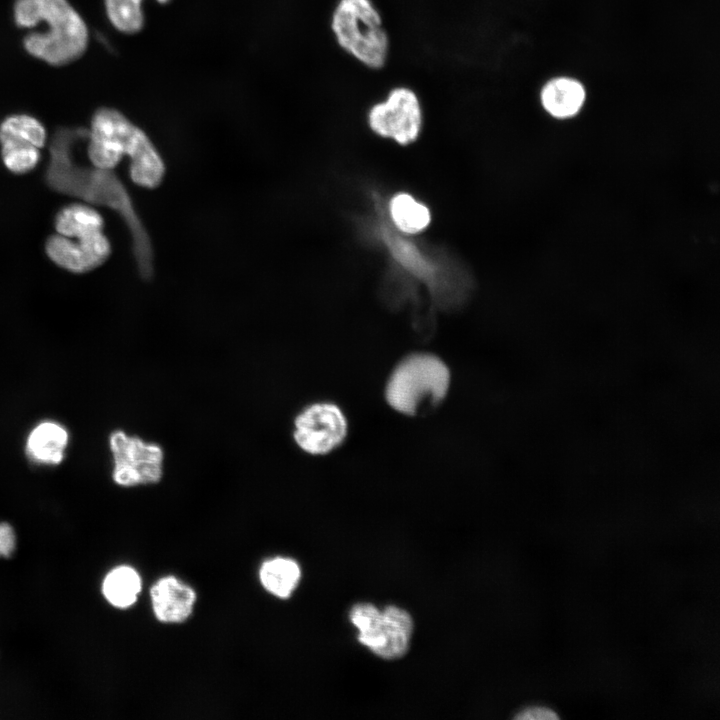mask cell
I'll return each mask as SVG.
<instances>
[{
	"label": "cell",
	"instance_id": "9c48e42d",
	"mask_svg": "<svg viewBox=\"0 0 720 720\" xmlns=\"http://www.w3.org/2000/svg\"><path fill=\"white\" fill-rule=\"evenodd\" d=\"M422 120L417 93L402 85L390 89L385 99L372 105L368 112L369 126L376 134L403 145L417 138Z\"/></svg>",
	"mask_w": 720,
	"mask_h": 720
},
{
	"label": "cell",
	"instance_id": "5bb4252c",
	"mask_svg": "<svg viewBox=\"0 0 720 720\" xmlns=\"http://www.w3.org/2000/svg\"><path fill=\"white\" fill-rule=\"evenodd\" d=\"M300 567L296 561L275 557L265 561L259 571L263 587L279 598H288L300 580Z\"/></svg>",
	"mask_w": 720,
	"mask_h": 720
},
{
	"label": "cell",
	"instance_id": "e0dca14e",
	"mask_svg": "<svg viewBox=\"0 0 720 720\" xmlns=\"http://www.w3.org/2000/svg\"><path fill=\"white\" fill-rule=\"evenodd\" d=\"M143 0H104L105 10L115 29L125 34H135L144 26ZM168 4L171 0H156Z\"/></svg>",
	"mask_w": 720,
	"mask_h": 720
},
{
	"label": "cell",
	"instance_id": "30bf717a",
	"mask_svg": "<svg viewBox=\"0 0 720 720\" xmlns=\"http://www.w3.org/2000/svg\"><path fill=\"white\" fill-rule=\"evenodd\" d=\"M103 227L84 226L65 235H52L46 241L45 251L55 264L65 270L89 272L102 265L111 254V244L103 233Z\"/></svg>",
	"mask_w": 720,
	"mask_h": 720
},
{
	"label": "cell",
	"instance_id": "7c38bea8",
	"mask_svg": "<svg viewBox=\"0 0 720 720\" xmlns=\"http://www.w3.org/2000/svg\"><path fill=\"white\" fill-rule=\"evenodd\" d=\"M68 441V431L62 424L42 421L29 433L25 452L35 464L58 465L64 460Z\"/></svg>",
	"mask_w": 720,
	"mask_h": 720
},
{
	"label": "cell",
	"instance_id": "277c9868",
	"mask_svg": "<svg viewBox=\"0 0 720 720\" xmlns=\"http://www.w3.org/2000/svg\"><path fill=\"white\" fill-rule=\"evenodd\" d=\"M451 386L447 363L430 352L404 356L389 374L384 397L391 409L410 417L424 416L438 408Z\"/></svg>",
	"mask_w": 720,
	"mask_h": 720
},
{
	"label": "cell",
	"instance_id": "4fadbf2b",
	"mask_svg": "<svg viewBox=\"0 0 720 720\" xmlns=\"http://www.w3.org/2000/svg\"><path fill=\"white\" fill-rule=\"evenodd\" d=\"M541 103L553 117L565 119L576 115L585 101V90L578 81L560 77L546 83L541 91Z\"/></svg>",
	"mask_w": 720,
	"mask_h": 720
},
{
	"label": "cell",
	"instance_id": "3957f363",
	"mask_svg": "<svg viewBox=\"0 0 720 720\" xmlns=\"http://www.w3.org/2000/svg\"><path fill=\"white\" fill-rule=\"evenodd\" d=\"M18 27L30 31L24 39L25 50L53 66L79 59L87 49L88 29L79 13L67 0H16L13 8Z\"/></svg>",
	"mask_w": 720,
	"mask_h": 720
},
{
	"label": "cell",
	"instance_id": "ffe728a7",
	"mask_svg": "<svg viewBox=\"0 0 720 720\" xmlns=\"http://www.w3.org/2000/svg\"><path fill=\"white\" fill-rule=\"evenodd\" d=\"M394 257L404 266L418 275L425 276L430 273L431 266L425 261L416 247L401 239L392 238L388 240Z\"/></svg>",
	"mask_w": 720,
	"mask_h": 720
},
{
	"label": "cell",
	"instance_id": "9a60e30c",
	"mask_svg": "<svg viewBox=\"0 0 720 720\" xmlns=\"http://www.w3.org/2000/svg\"><path fill=\"white\" fill-rule=\"evenodd\" d=\"M140 590V576L129 566H119L111 570L102 585L107 601L118 608H127L134 604Z\"/></svg>",
	"mask_w": 720,
	"mask_h": 720
},
{
	"label": "cell",
	"instance_id": "8992f818",
	"mask_svg": "<svg viewBox=\"0 0 720 720\" xmlns=\"http://www.w3.org/2000/svg\"><path fill=\"white\" fill-rule=\"evenodd\" d=\"M349 618L358 629L359 642L376 655L396 659L407 652L413 621L406 610L393 605L380 610L370 603H358Z\"/></svg>",
	"mask_w": 720,
	"mask_h": 720
},
{
	"label": "cell",
	"instance_id": "2e32d148",
	"mask_svg": "<svg viewBox=\"0 0 720 720\" xmlns=\"http://www.w3.org/2000/svg\"><path fill=\"white\" fill-rule=\"evenodd\" d=\"M46 137V130L41 122L26 114L10 115L0 123V143H29L40 149L45 145Z\"/></svg>",
	"mask_w": 720,
	"mask_h": 720
},
{
	"label": "cell",
	"instance_id": "7a4b0ae2",
	"mask_svg": "<svg viewBox=\"0 0 720 720\" xmlns=\"http://www.w3.org/2000/svg\"><path fill=\"white\" fill-rule=\"evenodd\" d=\"M88 138V156L93 166L113 169L127 155L135 184L154 189L162 183L165 164L161 155L147 134L120 111L110 107L97 109Z\"/></svg>",
	"mask_w": 720,
	"mask_h": 720
},
{
	"label": "cell",
	"instance_id": "ba28073f",
	"mask_svg": "<svg viewBox=\"0 0 720 720\" xmlns=\"http://www.w3.org/2000/svg\"><path fill=\"white\" fill-rule=\"evenodd\" d=\"M348 432L347 416L338 404L316 401L294 417L292 438L304 453L325 456L343 445Z\"/></svg>",
	"mask_w": 720,
	"mask_h": 720
},
{
	"label": "cell",
	"instance_id": "6da1fadb",
	"mask_svg": "<svg viewBox=\"0 0 720 720\" xmlns=\"http://www.w3.org/2000/svg\"><path fill=\"white\" fill-rule=\"evenodd\" d=\"M86 137L85 128H61L55 132L50 142L46 183L59 193L117 212L129 229L138 272L144 280H150L154 272L153 246L125 186L112 169L78 166L73 159L74 143Z\"/></svg>",
	"mask_w": 720,
	"mask_h": 720
},
{
	"label": "cell",
	"instance_id": "8fae6325",
	"mask_svg": "<svg viewBox=\"0 0 720 720\" xmlns=\"http://www.w3.org/2000/svg\"><path fill=\"white\" fill-rule=\"evenodd\" d=\"M150 596L156 618L165 623H180L192 613L195 591L173 576L159 579Z\"/></svg>",
	"mask_w": 720,
	"mask_h": 720
},
{
	"label": "cell",
	"instance_id": "d6986e66",
	"mask_svg": "<svg viewBox=\"0 0 720 720\" xmlns=\"http://www.w3.org/2000/svg\"><path fill=\"white\" fill-rule=\"evenodd\" d=\"M1 157L8 170L15 174H24L35 168L39 159V148L14 141L1 143Z\"/></svg>",
	"mask_w": 720,
	"mask_h": 720
},
{
	"label": "cell",
	"instance_id": "44dd1931",
	"mask_svg": "<svg viewBox=\"0 0 720 720\" xmlns=\"http://www.w3.org/2000/svg\"><path fill=\"white\" fill-rule=\"evenodd\" d=\"M16 546V536L12 526L6 522L0 523V555L10 557Z\"/></svg>",
	"mask_w": 720,
	"mask_h": 720
},
{
	"label": "cell",
	"instance_id": "7402d4cb",
	"mask_svg": "<svg viewBox=\"0 0 720 720\" xmlns=\"http://www.w3.org/2000/svg\"><path fill=\"white\" fill-rule=\"evenodd\" d=\"M517 719L522 720H545V719H557L558 715L552 709L545 706H531L520 711Z\"/></svg>",
	"mask_w": 720,
	"mask_h": 720
},
{
	"label": "cell",
	"instance_id": "ac0fdd59",
	"mask_svg": "<svg viewBox=\"0 0 720 720\" xmlns=\"http://www.w3.org/2000/svg\"><path fill=\"white\" fill-rule=\"evenodd\" d=\"M390 212L397 227L407 233L419 232L430 222L428 209L408 194L395 196L390 203Z\"/></svg>",
	"mask_w": 720,
	"mask_h": 720
},
{
	"label": "cell",
	"instance_id": "52a82bcc",
	"mask_svg": "<svg viewBox=\"0 0 720 720\" xmlns=\"http://www.w3.org/2000/svg\"><path fill=\"white\" fill-rule=\"evenodd\" d=\"M109 448L113 458L112 478L117 485L134 487L161 481L165 454L160 444L119 429L110 433Z\"/></svg>",
	"mask_w": 720,
	"mask_h": 720
},
{
	"label": "cell",
	"instance_id": "5b68a950",
	"mask_svg": "<svg viewBox=\"0 0 720 720\" xmlns=\"http://www.w3.org/2000/svg\"><path fill=\"white\" fill-rule=\"evenodd\" d=\"M330 27L337 45L358 63L371 70L386 65L390 38L372 0H338Z\"/></svg>",
	"mask_w": 720,
	"mask_h": 720
}]
</instances>
